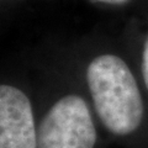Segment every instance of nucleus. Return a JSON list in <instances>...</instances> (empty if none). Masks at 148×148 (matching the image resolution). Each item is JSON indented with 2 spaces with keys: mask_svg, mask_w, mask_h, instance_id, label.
I'll list each match as a JSON object with an SVG mask.
<instances>
[{
  "mask_svg": "<svg viewBox=\"0 0 148 148\" xmlns=\"http://www.w3.org/2000/svg\"><path fill=\"white\" fill-rule=\"evenodd\" d=\"M86 83L96 114L109 132L128 136L141 126L142 95L123 59L115 54L95 57L86 68Z\"/></svg>",
  "mask_w": 148,
  "mask_h": 148,
  "instance_id": "1",
  "label": "nucleus"
},
{
  "mask_svg": "<svg viewBox=\"0 0 148 148\" xmlns=\"http://www.w3.org/2000/svg\"><path fill=\"white\" fill-rule=\"evenodd\" d=\"M96 128L90 109L79 95L57 100L37 130V148H94Z\"/></svg>",
  "mask_w": 148,
  "mask_h": 148,
  "instance_id": "2",
  "label": "nucleus"
},
{
  "mask_svg": "<svg viewBox=\"0 0 148 148\" xmlns=\"http://www.w3.org/2000/svg\"><path fill=\"white\" fill-rule=\"evenodd\" d=\"M0 148H37V130L29 96L16 86H0Z\"/></svg>",
  "mask_w": 148,
  "mask_h": 148,
  "instance_id": "3",
  "label": "nucleus"
},
{
  "mask_svg": "<svg viewBox=\"0 0 148 148\" xmlns=\"http://www.w3.org/2000/svg\"><path fill=\"white\" fill-rule=\"evenodd\" d=\"M142 75L146 88L148 90V37L145 42V47H143V53H142Z\"/></svg>",
  "mask_w": 148,
  "mask_h": 148,
  "instance_id": "4",
  "label": "nucleus"
},
{
  "mask_svg": "<svg viewBox=\"0 0 148 148\" xmlns=\"http://www.w3.org/2000/svg\"><path fill=\"white\" fill-rule=\"evenodd\" d=\"M98 3H104V4H110V5H122V4L127 3L128 0H94Z\"/></svg>",
  "mask_w": 148,
  "mask_h": 148,
  "instance_id": "5",
  "label": "nucleus"
}]
</instances>
